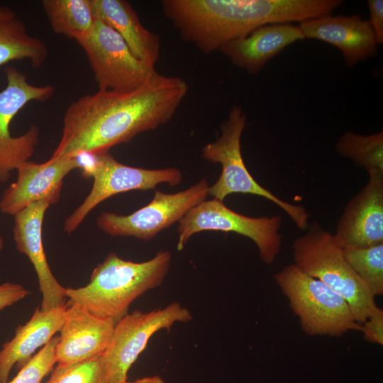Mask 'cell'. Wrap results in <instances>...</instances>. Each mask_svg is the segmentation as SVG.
Wrapping results in <instances>:
<instances>
[{"label": "cell", "mask_w": 383, "mask_h": 383, "mask_svg": "<svg viewBox=\"0 0 383 383\" xmlns=\"http://www.w3.org/2000/svg\"><path fill=\"white\" fill-rule=\"evenodd\" d=\"M188 90L183 79L157 72L133 91L99 89L83 96L67 107L60 140L50 157L107 152L128 143L138 134L168 122Z\"/></svg>", "instance_id": "obj_1"}, {"label": "cell", "mask_w": 383, "mask_h": 383, "mask_svg": "<svg viewBox=\"0 0 383 383\" xmlns=\"http://www.w3.org/2000/svg\"><path fill=\"white\" fill-rule=\"evenodd\" d=\"M165 16L181 38L205 54L264 25L300 23L302 0H164Z\"/></svg>", "instance_id": "obj_2"}, {"label": "cell", "mask_w": 383, "mask_h": 383, "mask_svg": "<svg viewBox=\"0 0 383 383\" xmlns=\"http://www.w3.org/2000/svg\"><path fill=\"white\" fill-rule=\"evenodd\" d=\"M171 262L168 250L160 251L142 262L126 260L111 252L94 268L86 286L65 288V296L70 302L116 323L137 298L162 283Z\"/></svg>", "instance_id": "obj_3"}, {"label": "cell", "mask_w": 383, "mask_h": 383, "mask_svg": "<svg viewBox=\"0 0 383 383\" xmlns=\"http://www.w3.org/2000/svg\"><path fill=\"white\" fill-rule=\"evenodd\" d=\"M294 265L342 296L361 324L377 306L375 296L347 261L333 235L318 223L292 244Z\"/></svg>", "instance_id": "obj_4"}, {"label": "cell", "mask_w": 383, "mask_h": 383, "mask_svg": "<svg viewBox=\"0 0 383 383\" xmlns=\"http://www.w3.org/2000/svg\"><path fill=\"white\" fill-rule=\"evenodd\" d=\"M246 115L240 106H233L221 125V133L213 143L204 146L202 157L221 165V173L209 189V195L220 201L240 193L263 197L282 209L300 230L308 226L309 213L301 205L291 204L260 184L245 165L241 152V136L246 126Z\"/></svg>", "instance_id": "obj_5"}, {"label": "cell", "mask_w": 383, "mask_h": 383, "mask_svg": "<svg viewBox=\"0 0 383 383\" xmlns=\"http://www.w3.org/2000/svg\"><path fill=\"white\" fill-rule=\"evenodd\" d=\"M274 279L306 334L340 336L360 331L361 325L355 319L347 301L294 264L276 273Z\"/></svg>", "instance_id": "obj_6"}, {"label": "cell", "mask_w": 383, "mask_h": 383, "mask_svg": "<svg viewBox=\"0 0 383 383\" xmlns=\"http://www.w3.org/2000/svg\"><path fill=\"white\" fill-rule=\"evenodd\" d=\"M281 224L280 216H247L213 198L192 208L179 221L177 249L182 250L189 239L201 231L233 232L252 240L257 247L261 260L271 264L281 249Z\"/></svg>", "instance_id": "obj_7"}, {"label": "cell", "mask_w": 383, "mask_h": 383, "mask_svg": "<svg viewBox=\"0 0 383 383\" xmlns=\"http://www.w3.org/2000/svg\"><path fill=\"white\" fill-rule=\"evenodd\" d=\"M192 319L191 311L179 302L164 308L126 314L115 325L111 340L101 358L110 383L128 379L132 365L147 347L153 335L170 330L177 323Z\"/></svg>", "instance_id": "obj_8"}, {"label": "cell", "mask_w": 383, "mask_h": 383, "mask_svg": "<svg viewBox=\"0 0 383 383\" xmlns=\"http://www.w3.org/2000/svg\"><path fill=\"white\" fill-rule=\"evenodd\" d=\"M78 43L87 56L100 90L133 91L157 73L155 67L138 59L119 34L97 14L92 32Z\"/></svg>", "instance_id": "obj_9"}, {"label": "cell", "mask_w": 383, "mask_h": 383, "mask_svg": "<svg viewBox=\"0 0 383 383\" xmlns=\"http://www.w3.org/2000/svg\"><path fill=\"white\" fill-rule=\"evenodd\" d=\"M92 177L93 184L83 202L65 219L64 231H74L98 204L117 194L155 189L159 184L173 187L182 181V174L175 167L145 169L126 165L107 152L96 153L93 166L83 175Z\"/></svg>", "instance_id": "obj_10"}, {"label": "cell", "mask_w": 383, "mask_h": 383, "mask_svg": "<svg viewBox=\"0 0 383 383\" xmlns=\"http://www.w3.org/2000/svg\"><path fill=\"white\" fill-rule=\"evenodd\" d=\"M209 186L206 179L174 194L156 191L146 206L128 215L103 212L96 219L97 226L106 234L134 237L149 240L169 228L194 206L206 200Z\"/></svg>", "instance_id": "obj_11"}, {"label": "cell", "mask_w": 383, "mask_h": 383, "mask_svg": "<svg viewBox=\"0 0 383 383\" xmlns=\"http://www.w3.org/2000/svg\"><path fill=\"white\" fill-rule=\"evenodd\" d=\"M6 87L0 91V182H6L12 170L29 160L38 142L39 131L32 126L17 137L11 135L10 124L28 102L49 99L55 92L52 85L35 86L16 67L5 69Z\"/></svg>", "instance_id": "obj_12"}, {"label": "cell", "mask_w": 383, "mask_h": 383, "mask_svg": "<svg viewBox=\"0 0 383 383\" xmlns=\"http://www.w3.org/2000/svg\"><path fill=\"white\" fill-rule=\"evenodd\" d=\"M365 186L347 204L333 238L343 249L383 243V173H368Z\"/></svg>", "instance_id": "obj_13"}, {"label": "cell", "mask_w": 383, "mask_h": 383, "mask_svg": "<svg viewBox=\"0 0 383 383\" xmlns=\"http://www.w3.org/2000/svg\"><path fill=\"white\" fill-rule=\"evenodd\" d=\"M80 165L75 155L54 159L43 163L28 160L16 167L17 179L4 192L0 201L2 213L15 216L30 204L60 199L64 178Z\"/></svg>", "instance_id": "obj_14"}, {"label": "cell", "mask_w": 383, "mask_h": 383, "mask_svg": "<svg viewBox=\"0 0 383 383\" xmlns=\"http://www.w3.org/2000/svg\"><path fill=\"white\" fill-rule=\"evenodd\" d=\"M52 202L49 199L35 201L14 216L13 229L16 248L26 255L37 274L42 294L41 310H49L65 304V287L56 279L47 261L43 243V223Z\"/></svg>", "instance_id": "obj_15"}, {"label": "cell", "mask_w": 383, "mask_h": 383, "mask_svg": "<svg viewBox=\"0 0 383 383\" xmlns=\"http://www.w3.org/2000/svg\"><path fill=\"white\" fill-rule=\"evenodd\" d=\"M115 325L114 321L95 316L69 301L60 330L56 362L58 365H71L102 355Z\"/></svg>", "instance_id": "obj_16"}, {"label": "cell", "mask_w": 383, "mask_h": 383, "mask_svg": "<svg viewBox=\"0 0 383 383\" xmlns=\"http://www.w3.org/2000/svg\"><path fill=\"white\" fill-rule=\"evenodd\" d=\"M304 38L318 40L337 48L352 67L374 57L377 43L368 20L358 14L327 15L299 23Z\"/></svg>", "instance_id": "obj_17"}, {"label": "cell", "mask_w": 383, "mask_h": 383, "mask_svg": "<svg viewBox=\"0 0 383 383\" xmlns=\"http://www.w3.org/2000/svg\"><path fill=\"white\" fill-rule=\"evenodd\" d=\"M303 39L304 36L299 25L271 23L228 42L219 50L235 67L257 74L284 49Z\"/></svg>", "instance_id": "obj_18"}, {"label": "cell", "mask_w": 383, "mask_h": 383, "mask_svg": "<svg viewBox=\"0 0 383 383\" xmlns=\"http://www.w3.org/2000/svg\"><path fill=\"white\" fill-rule=\"evenodd\" d=\"M67 307V304L45 311L38 307L30 320L17 328L14 337L0 350V383H6L15 365L22 368L60 331Z\"/></svg>", "instance_id": "obj_19"}, {"label": "cell", "mask_w": 383, "mask_h": 383, "mask_svg": "<svg viewBox=\"0 0 383 383\" xmlns=\"http://www.w3.org/2000/svg\"><path fill=\"white\" fill-rule=\"evenodd\" d=\"M96 13L123 39L139 60L155 67L160 57L158 36L145 28L131 5L124 0H92Z\"/></svg>", "instance_id": "obj_20"}, {"label": "cell", "mask_w": 383, "mask_h": 383, "mask_svg": "<svg viewBox=\"0 0 383 383\" xmlns=\"http://www.w3.org/2000/svg\"><path fill=\"white\" fill-rule=\"evenodd\" d=\"M42 5L52 30L77 43L94 28L96 14L92 0H43Z\"/></svg>", "instance_id": "obj_21"}, {"label": "cell", "mask_w": 383, "mask_h": 383, "mask_svg": "<svg viewBox=\"0 0 383 383\" xmlns=\"http://www.w3.org/2000/svg\"><path fill=\"white\" fill-rule=\"evenodd\" d=\"M48 55L44 42L28 34L23 21L14 17L0 21V66L13 60H28L41 66Z\"/></svg>", "instance_id": "obj_22"}, {"label": "cell", "mask_w": 383, "mask_h": 383, "mask_svg": "<svg viewBox=\"0 0 383 383\" xmlns=\"http://www.w3.org/2000/svg\"><path fill=\"white\" fill-rule=\"evenodd\" d=\"M336 150L368 173H383V133L360 135L347 131L339 138Z\"/></svg>", "instance_id": "obj_23"}, {"label": "cell", "mask_w": 383, "mask_h": 383, "mask_svg": "<svg viewBox=\"0 0 383 383\" xmlns=\"http://www.w3.org/2000/svg\"><path fill=\"white\" fill-rule=\"evenodd\" d=\"M345 257L374 296L383 294V243L365 248H347Z\"/></svg>", "instance_id": "obj_24"}, {"label": "cell", "mask_w": 383, "mask_h": 383, "mask_svg": "<svg viewBox=\"0 0 383 383\" xmlns=\"http://www.w3.org/2000/svg\"><path fill=\"white\" fill-rule=\"evenodd\" d=\"M46 383H110L101 355L71 365H57Z\"/></svg>", "instance_id": "obj_25"}, {"label": "cell", "mask_w": 383, "mask_h": 383, "mask_svg": "<svg viewBox=\"0 0 383 383\" xmlns=\"http://www.w3.org/2000/svg\"><path fill=\"white\" fill-rule=\"evenodd\" d=\"M59 335L54 336L6 383H41L56 362L55 351Z\"/></svg>", "instance_id": "obj_26"}, {"label": "cell", "mask_w": 383, "mask_h": 383, "mask_svg": "<svg viewBox=\"0 0 383 383\" xmlns=\"http://www.w3.org/2000/svg\"><path fill=\"white\" fill-rule=\"evenodd\" d=\"M360 331L366 341L383 345V310L377 306L360 324Z\"/></svg>", "instance_id": "obj_27"}, {"label": "cell", "mask_w": 383, "mask_h": 383, "mask_svg": "<svg viewBox=\"0 0 383 383\" xmlns=\"http://www.w3.org/2000/svg\"><path fill=\"white\" fill-rule=\"evenodd\" d=\"M370 19L368 20L377 43H383V1L369 0L367 1Z\"/></svg>", "instance_id": "obj_28"}, {"label": "cell", "mask_w": 383, "mask_h": 383, "mask_svg": "<svg viewBox=\"0 0 383 383\" xmlns=\"http://www.w3.org/2000/svg\"><path fill=\"white\" fill-rule=\"evenodd\" d=\"M29 292L22 285L6 282L0 284V310L23 299Z\"/></svg>", "instance_id": "obj_29"}, {"label": "cell", "mask_w": 383, "mask_h": 383, "mask_svg": "<svg viewBox=\"0 0 383 383\" xmlns=\"http://www.w3.org/2000/svg\"><path fill=\"white\" fill-rule=\"evenodd\" d=\"M121 383H166L165 380L159 375H152L144 377L135 379L133 381L126 380Z\"/></svg>", "instance_id": "obj_30"}, {"label": "cell", "mask_w": 383, "mask_h": 383, "mask_svg": "<svg viewBox=\"0 0 383 383\" xmlns=\"http://www.w3.org/2000/svg\"><path fill=\"white\" fill-rule=\"evenodd\" d=\"M16 17L15 12L9 7L0 6V21Z\"/></svg>", "instance_id": "obj_31"}, {"label": "cell", "mask_w": 383, "mask_h": 383, "mask_svg": "<svg viewBox=\"0 0 383 383\" xmlns=\"http://www.w3.org/2000/svg\"><path fill=\"white\" fill-rule=\"evenodd\" d=\"M3 248H4V239L0 235V251L3 249Z\"/></svg>", "instance_id": "obj_32"}]
</instances>
